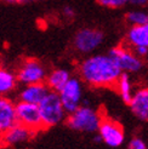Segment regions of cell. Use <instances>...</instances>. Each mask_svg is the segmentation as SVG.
Returning a JSON list of instances; mask_svg holds the SVG:
<instances>
[{
  "label": "cell",
  "mask_w": 148,
  "mask_h": 149,
  "mask_svg": "<svg viewBox=\"0 0 148 149\" xmlns=\"http://www.w3.org/2000/svg\"><path fill=\"white\" fill-rule=\"evenodd\" d=\"M78 74L90 87L115 88L123 72L108 54L89 55L78 64Z\"/></svg>",
  "instance_id": "obj_1"
},
{
  "label": "cell",
  "mask_w": 148,
  "mask_h": 149,
  "mask_svg": "<svg viewBox=\"0 0 148 149\" xmlns=\"http://www.w3.org/2000/svg\"><path fill=\"white\" fill-rule=\"evenodd\" d=\"M103 115L97 109L84 103L66 119V124L69 129L84 132V133H97L102 123Z\"/></svg>",
  "instance_id": "obj_2"
},
{
  "label": "cell",
  "mask_w": 148,
  "mask_h": 149,
  "mask_svg": "<svg viewBox=\"0 0 148 149\" xmlns=\"http://www.w3.org/2000/svg\"><path fill=\"white\" fill-rule=\"evenodd\" d=\"M38 106H39L44 129H49L61 124L66 119V115H67L63 108V104L61 102L60 95L55 91H50L49 95Z\"/></svg>",
  "instance_id": "obj_3"
},
{
  "label": "cell",
  "mask_w": 148,
  "mask_h": 149,
  "mask_svg": "<svg viewBox=\"0 0 148 149\" xmlns=\"http://www.w3.org/2000/svg\"><path fill=\"white\" fill-rule=\"evenodd\" d=\"M108 55L114 59L123 73L130 74V75L138 74L145 68L146 61L140 58L134 52V50L126 46L125 44H120V45L112 47L108 51Z\"/></svg>",
  "instance_id": "obj_4"
},
{
  "label": "cell",
  "mask_w": 148,
  "mask_h": 149,
  "mask_svg": "<svg viewBox=\"0 0 148 149\" xmlns=\"http://www.w3.org/2000/svg\"><path fill=\"white\" fill-rule=\"evenodd\" d=\"M105 41V33L101 29L85 27L75 33L73 38V46L81 55H90L97 50Z\"/></svg>",
  "instance_id": "obj_5"
},
{
  "label": "cell",
  "mask_w": 148,
  "mask_h": 149,
  "mask_svg": "<svg viewBox=\"0 0 148 149\" xmlns=\"http://www.w3.org/2000/svg\"><path fill=\"white\" fill-rule=\"evenodd\" d=\"M16 77L18 83L26 86L32 84L45 83L47 74L45 67L43 65L40 61L34 58H27L18 67Z\"/></svg>",
  "instance_id": "obj_6"
},
{
  "label": "cell",
  "mask_w": 148,
  "mask_h": 149,
  "mask_svg": "<svg viewBox=\"0 0 148 149\" xmlns=\"http://www.w3.org/2000/svg\"><path fill=\"white\" fill-rule=\"evenodd\" d=\"M58 95L67 115L74 113L83 104V81L80 78L72 77Z\"/></svg>",
  "instance_id": "obj_7"
},
{
  "label": "cell",
  "mask_w": 148,
  "mask_h": 149,
  "mask_svg": "<svg viewBox=\"0 0 148 149\" xmlns=\"http://www.w3.org/2000/svg\"><path fill=\"white\" fill-rule=\"evenodd\" d=\"M16 118L18 124L31 129L34 132L44 130L38 104L20 101L18 103H16Z\"/></svg>",
  "instance_id": "obj_8"
},
{
  "label": "cell",
  "mask_w": 148,
  "mask_h": 149,
  "mask_svg": "<svg viewBox=\"0 0 148 149\" xmlns=\"http://www.w3.org/2000/svg\"><path fill=\"white\" fill-rule=\"evenodd\" d=\"M97 133L101 136L102 142L112 148L120 147L125 141V132L123 126L110 118L103 116Z\"/></svg>",
  "instance_id": "obj_9"
},
{
  "label": "cell",
  "mask_w": 148,
  "mask_h": 149,
  "mask_svg": "<svg viewBox=\"0 0 148 149\" xmlns=\"http://www.w3.org/2000/svg\"><path fill=\"white\" fill-rule=\"evenodd\" d=\"M129 108L137 120L148 123V86L136 88Z\"/></svg>",
  "instance_id": "obj_10"
},
{
  "label": "cell",
  "mask_w": 148,
  "mask_h": 149,
  "mask_svg": "<svg viewBox=\"0 0 148 149\" xmlns=\"http://www.w3.org/2000/svg\"><path fill=\"white\" fill-rule=\"evenodd\" d=\"M16 124V104L5 96H0V136Z\"/></svg>",
  "instance_id": "obj_11"
},
{
  "label": "cell",
  "mask_w": 148,
  "mask_h": 149,
  "mask_svg": "<svg viewBox=\"0 0 148 149\" xmlns=\"http://www.w3.org/2000/svg\"><path fill=\"white\" fill-rule=\"evenodd\" d=\"M34 135H35L34 131L17 123L10 130H7L5 133L0 136V141L7 146H16L31 141Z\"/></svg>",
  "instance_id": "obj_12"
},
{
  "label": "cell",
  "mask_w": 148,
  "mask_h": 149,
  "mask_svg": "<svg viewBox=\"0 0 148 149\" xmlns=\"http://www.w3.org/2000/svg\"><path fill=\"white\" fill-rule=\"evenodd\" d=\"M124 44L130 49L148 47V23L129 27L125 33Z\"/></svg>",
  "instance_id": "obj_13"
},
{
  "label": "cell",
  "mask_w": 148,
  "mask_h": 149,
  "mask_svg": "<svg viewBox=\"0 0 148 149\" xmlns=\"http://www.w3.org/2000/svg\"><path fill=\"white\" fill-rule=\"evenodd\" d=\"M50 92V88L45 83L39 84H32L26 85L20 92V101L32 103V104H39L44 98L46 97Z\"/></svg>",
  "instance_id": "obj_14"
},
{
  "label": "cell",
  "mask_w": 148,
  "mask_h": 149,
  "mask_svg": "<svg viewBox=\"0 0 148 149\" xmlns=\"http://www.w3.org/2000/svg\"><path fill=\"white\" fill-rule=\"evenodd\" d=\"M72 75L68 69L64 68H56L52 72H50V74L46 77L45 84L50 88V91L60 92L62 88L67 85V83L71 80Z\"/></svg>",
  "instance_id": "obj_15"
},
{
  "label": "cell",
  "mask_w": 148,
  "mask_h": 149,
  "mask_svg": "<svg viewBox=\"0 0 148 149\" xmlns=\"http://www.w3.org/2000/svg\"><path fill=\"white\" fill-rule=\"evenodd\" d=\"M115 90L118 93H119L121 101L129 106L131 100H132V96H134V92H135L130 74H126V73L121 74L117 85H115Z\"/></svg>",
  "instance_id": "obj_16"
},
{
  "label": "cell",
  "mask_w": 148,
  "mask_h": 149,
  "mask_svg": "<svg viewBox=\"0 0 148 149\" xmlns=\"http://www.w3.org/2000/svg\"><path fill=\"white\" fill-rule=\"evenodd\" d=\"M18 83L16 74L13 72L0 68V96H6L15 90Z\"/></svg>",
  "instance_id": "obj_17"
},
{
  "label": "cell",
  "mask_w": 148,
  "mask_h": 149,
  "mask_svg": "<svg viewBox=\"0 0 148 149\" xmlns=\"http://www.w3.org/2000/svg\"><path fill=\"white\" fill-rule=\"evenodd\" d=\"M125 22L129 24V27L146 24L148 23V12L140 7H135L125 13Z\"/></svg>",
  "instance_id": "obj_18"
},
{
  "label": "cell",
  "mask_w": 148,
  "mask_h": 149,
  "mask_svg": "<svg viewBox=\"0 0 148 149\" xmlns=\"http://www.w3.org/2000/svg\"><path fill=\"white\" fill-rule=\"evenodd\" d=\"M96 1L100 6L110 10H118L124 7L125 5H128L126 0H96Z\"/></svg>",
  "instance_id": "obj_19"
},
{
  "label": "cell",
  "mask_w": 148,
  "mask_h": 149,
  "mask_svg": "<svg viewBox=\"0 0 148 149\" xmlns=\"http://www.w3.org/2000/svg\"><path fill=\"white\" fill-rule=\"evenodd\" d=\"M128 149H148L146 142L143 141V138L138 137V136H135L132 137L129 143H128Z\"/></svg>",
  "instance_id": "obj_20"
},
{
  "label": "cell",
  "mask_w": 148,
  "mask_h": 149,
  "mask_svg": "<svg viewBox=\"0 0 148 149\" xmlns=\"http://www.w3.org/2000/svg\"><path fill=\"white\" fill-rule=\"evenodd\" d=\"M62 15H63L64 18L72 19V18L75 17V10H74L72 6H64L63 10H62Z\"/></svg>",
  "instance_id": "obj_21"
},
{
  "label": "cell",
  "mask_w": 148,
  "mask_h": 149,
  "mask_svg": "<svg viewBox=\"0 0 148 149\" xmlns=\"http://www.w3.org/2000/svg\"><path fill=\"white\" fill-rule=\"evenodd\" d=\"M126 3L134 7H140V9L148 6V0H126Z\"/></svg>",
  "instance_id": "obj_22"
},
{
  "label": "cell",
  "mask_w": 148,
  "mask_h": 149,
  "mask_svg": "<svg viewBox=\"0 0 148 149\" xmlns=\"http://www.w3.org/2000/svg\"><path fill=\"white\" fill-rule=\"evenodd\" d=\"M134 52L140 58H142L143 61L148 59V47H137V49H134Z\"/></svg>",
  "instance_id": "obj_23"
},
{
  "label": "cell",
  "mask_w": 148,
  "mask_h": 149,
  "mask_svg": "<svg viewBox=\"0 0 148 149\" xmlns=\"http://www.w3.org/2000/svg\"><path fill=\"white\" fill-rule=\"evenodd\" d=\"M4 1L9 3V4H23V3L32 1V0H4Z\"/></svg>",
  "instance_id": "obj_24"
}]
</instances>
